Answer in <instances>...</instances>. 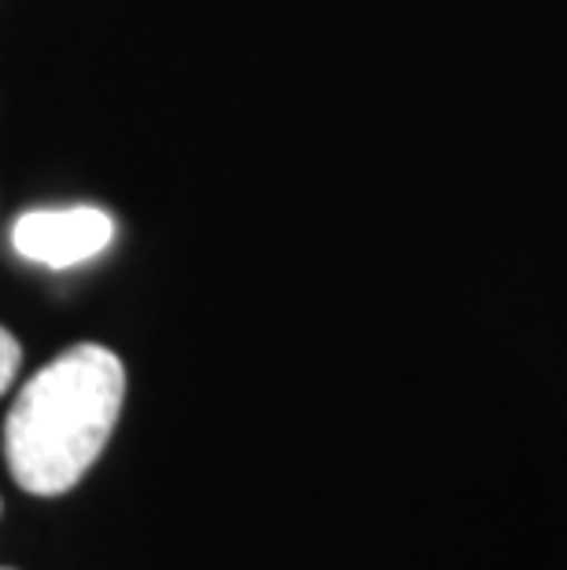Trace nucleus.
<instances>
[{"label": "nucleus", "instance_id": "nucleus-1", "mask_svg": "<svg viewBox=\"0 0 567 570\" xmlns=\"http://www.w3.org/2000/svg\"><path fill=\"white\" fill-rule=\"evenodd\" d=\"M123 397V361L96 343L70 346L27 380L4 420V460L16 487L33 497L75 490L111 439Z\"/></svg>", "mask_w": 567, "mask_h": 570}, {"label": "nucleus", "instance_id": "nucleus-2", "mask_svg": "<svg viewBox=\"0 0 567 570\" xmlns=\"http://www.w3.org/2000/svg\"><path fill=\"white\" fill-rule=\"evenodd\" d=\"M115 239L111 214L96 206H70V210H33L22 214L11 228V244L27 262L48 269H70V265L96 258Z\"/></svg>", "mask_w": 567, "mask_h": 570}, {"label": "nucleus", "instance_id": "nucleus-3", "mask_svg": "<svg viewBox=\"0 0 567 570\" xmlns=\"http://www.w3.org/2000/svg\"><path fill=\"white\" fill-rule=\"evenodd\" d=\"M19 361H22V346H19V338L11 335L8 327H0V394H4L8 386H11V380H16Z\"/></svg>", "mask_w": 567, "mask_h": 570}, {"label": "nucleus", "instance_id": "nucleus-4", "mask_svg": "<svg viewBox=\"0 0 567 570\" xmlns=\"http://www.w3.org/2000/svg\"><path fill=\"white\" fill-rule=\"evenodd\" d=\"M0 570H8V567H0Z\"/></svg>", "mask_w": 567, "mask_h": 570}]
</instances>
